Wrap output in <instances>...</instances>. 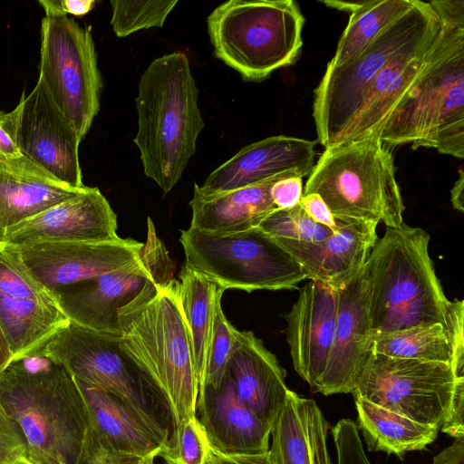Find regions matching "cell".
Instances as JSON below:
<instances>
[{"mask_svg": "<svg viewBox=\"0 0 464 464\" xmlns=\"http://www.w3.org/2000/svg\"><path fill=\"white\" fill-rule=\"evenodd\" d=\"M440 28L409 95L378 133L390 146L411 144L464 158V1H429Z\"/></svg>", "mask_w": 464, "mask_h": 464, "instance_id": "cell-3", "label": "cell"}, {"mask_svg": "<svg viewBox=\"0 0 464 464\" xmlns=\"http://www.w3.org/2000/svg\"><path fill=\"white\" fill-rule=\"evenodd\" d=\"M14 360L8 341L0 325V373Z\"/></svg>", "mask_w": 464, "mask_h": 464, "instance_id": "cell-48", "label": "cell"}, {"mask_svg": "<svg viewBox=\"0 0 464 464\" xmlns=\"http://www.w3.org/2000/svg\"><path fill=\"white\" fill-rule=\"evenodd\" d=\"M464 172L462 166L459 170V178L455 181L450 190V202L454 209L463 212L464 211Z\"/></svg>", "mask_w": 464, "mask_h": 464, "instance_id": "cell-47", "label": "cell"}, {"mask_svg": "<svg viewBox=\"0 0 464 464\" xmlns=\"http://www.w3.org/2000/svg\"><path fill=\"white\" fill-rule=\"evenodd\" d=\"M178 3L179 0L111 1V24L118 37L128 36L141 29L162 27Z\"/></svg>", "mask_w": 464, "mask_h": 464, "instance_id": "cell-33", "label": "cell"}, {"mask_svg": "<svg viewBox=\"0 0 464 464\" xmlns=\"http://www.w3.org/2000/svg\"><path fill=\"white\" fill-rule=\"evenodd\" d=\"M304 24L294 0H229L207 18L214 55L254 82L298 60Z\"/></svg>", "mask_w": 464, "mask_h": 464, "instance_id": "cell-7", "label": "cell"}, {"mask_svg": "<svg viewBox=\"0 0 464 464\" xmlns=\"http://www.w3.org/2000/svg\"><path fill=\"white\" fill-rule=\"evenodd\" d=\"M222 295L217 299L214 312L212 335L205 372V385L218 389L226 373L227 365L234 349L238 330L226 318Z\"/></svg>", "mask_w": 464, "mask_h": 464, "instance_id": "cell-36", "label": "cell"}, {"mask_svg": "<svg viewBox=\"0 0 464 464\" xmlns=\"http://www.w3.org/2000/svg\"><path fill=\"white\" fill-rule=\"evenodd\" d=\"M440 25L408 44L380 72L359 110L335 144L378 134L394 109L409 95L437 37Z\"/></svg>", "mask_w": 464, "mask_h": 464, "instance_id": "cell-22", "label": "cell"}, {"mask_svg": "<svg viewBox=\"0 0 464 464\" xmlns=\"http://www.w3.org/2000/svg\"><path fill=\"white\" fill-rule=\"evenodd\" d=\"M85 187L71 188L24 157L0 162V243L11 227L75 197Z\"/></svg>", "mask_w": 464, "mask_h": 464, "instance_id": "cell-27", "label": "cell"}, {"mask_svg": "<svg viewBox=\"0 0 464 464\" xmlns=\"http://www.w3.org/2000/svg\"><path fill=\"white\" fill-rule=\"evenodd\" d=\"M317 141L276 135L244 146L214 169L198 192L209 195L257 184L276 177L309 176L315 165Z\"/></svg>", "mask_w": 464, "mask_h": 464, "instance_id": "cell-18", "label": "cell"}, {"mask_svg": "<svg viewBox=\"0 0 464 464\" xmlns=\"http://www.w3.org/2000/svg\"><path fill=\"white\" fill-rule=\"evenodd\" d=\"M195 416L208 443L220 452L261 454L269 450L272 428L239 400L227 373L218 389L205 385Z\"/></svg>", "mask_w": 464, "mask_h": 464, "instance_id": "cell-24", "label": "cell"}, {"mask_svg": "<svg viewBox=\"0 0 464 464\" xmlns=\"http://www.w3.org/2000/svg\"><path fill=\"white\" fill-rule=\"evenodd\" d=\"M0 418L32 464H76L90 427L73 377L41 346L0 373Z\"/></svg>", "mask_w": 464, "mask_h": 464, "instance_id": "cell-2", "label": "cell"}, {"mask_svg": "<svg viewBox=\"0 0 464 464\" xmlns=\"http://www.w3.org/2000/svg\"><path fill=\"white\" fill-rule=\"evenodd\" d=\"M206 464H272L269 451L261 454L223 453L209 443Z\"/></svg>", "mask_w": 464, "mask_h": 464, "instance_id": "cell-44", "label": "cell"}, {"mask_svg": "<svg viewBox=\"0 0 464 464\" xmlns=\"http://www.w3.org/2000/svg\"><path fill=\"white\" fill-rule=\"evenodd\" d=\"M198 94L188 58L182 52L154 59L140 78L133 141L144 174L164 193L180 179L205 127Z\"/></svg>", "mask_w": 464, "mask_h": 464, "instance_id": "cell-4", "label": "cell"}, {"mask_svg": "<svg viewBox=\"0 0 464 464\" xmlns=\"http://www.w3.org/2000/svg\"><path fill=\"white\" fill-rule=\"evenodd\" d=\"M329 422L312 399L289 391L272 426V464H332Z\"/></svg>", "mask_w": 464, "mask_h": 464, "instance_id": "cell-26", "label": "cell"}, {"mask_svg": "<svg viewBox=\"0 0 464 464\" xmlns=\"http://www.w3.org/2000/svg\"><path fill=\"white\" fill-rule=\"evenodd\" d=\"M0 464H32L24 449L1 418Z\"/></svg>", "mask_w": 464, "mask_h": 464, "instance_id": "cell-42", "label": "cell"}, {"mask_svg": "<svg viewBox=\"0 0 464 464\" xmlns=\"http://www.w3.org/2000/svg\"><path fill=\"white\" fill-rule=\"evenodd\" d=\"M16 144V110H0V162L22 158Z\"/></svg>", "mask_w": 464, "mask_h": 464, "instance_id": "cell-39", "label": "cell"}, {"mask_svg": "<svg viewBox=\"0 0 464 464\" xmlns=\"http://www.w3.org/2000/svg\"><path fill=\"white\" fill-rule=\"evenodd\" d=\"M303 178L289 177L278 179L271 188V198L278 209L291 208L303 196Z\"/></svg>", "mask_w": 464, "mask_h": 464, "instance_id": "cell-40", "label": "cell"}, {"mask_svg": "<svg viewBox=\"0 0 464 464\" xmlns=\"http://www.w3.org/2000/svg\"><path fill=\"white\" fill-rule=\"evenodd\" d=\"M415 0H368L351 14L327 67L342 65L366 48L388 25L409 11Z\"/></svg>", "mask_w": 464, "mask_h": 464, "instance_id": "cell-32", "label": "cell"}, {"mask_svg": "<svg viewBox=\"0 0 464 464\" xmlns=\"http://www.w3.org/2000/svg\"><path fill=\"white\" fill-rule=\"evenodd\" d=\"M179 241L185 264L224 290L294 289L307 279L299 263L259 227L213 235L189 227Z\"/></svg>", "mask_w": 464, "mask_h": 464, "instance_id": "cell-10", "label": "cell"}, {"mask_svg": "<svg viewBox=\"0 0 464 464\" xmlns=\"http://www.w3.org/2000/svg\"><path fill=\"white\" fill-rule=\"evenodd\" d=\"M338 309V291L310 280L299 291L290 311L286 341L295 372L314 392L332 350Z\"/></svg>", "mask_w": 464, "mask_h": 464, "instance_id": "cell-19", "label": "cell"}, {"mask_svg": "<svg viewBox=\"0 0 464 464\" xmlns=\"http://www.w3.org/2000/svg\"><path fill=\"white\" fill-rule=\"evenodd\" d=\"M372 349L381 354L451 366L457 376H464L445 328L440 324L418 325L375 335Z\"/></svg>", "mask_w": 464, "mask_h": 464, "instance_id": "cell-31", "label": "cell"}, {"mask_svg": "<svg viewBox=\"0 0 464 464\" xmlns=\"http://www.w3.org/2000/svg\"><path fill=\"white\" fill-rule=\"evenodd\" d=\"M41 348L72 377L122 398L170 437L176 423L166 396L120 347L119 337L99 334L69 321Z\"/></svg>", "mask_w": 464, "mask_h": 464, "instance_id": "cell-9", "label": "cell"}, {"mask_svg": "<svg viewBox=\"0 0 464 464\" xmlns=\"http://www.w3.org/2000/svg\"><path fill=\"white\" fill-rule=\"evenodd\" d=\"M266 181L234 190L204 195L193 189L189 201L191 227L213 235H227L258 227L277 207L271 198V188L278 179Z\"/></svg>", "mask_w": 464, "mask_h": 464, "instance_id": "cell-28", "label": "cell"}, {"mask_svg": "<svg viewBox=\"0 0 464 464\" xmlns=\"http://www.w3.org/2000/svg\"><path fill=\"white\" fill-rule=\"evenodd\" d=\"M73 379L85 402L91 426L114 450L140 458L158 456L168 435L118 395Z\"/></svg>", "mask_w": 464, "mask_h": 464, "instance_id": "cell-25", "label": "cell"}, {"mask_svg": "<svg viewBox=\"0 0 464 464\" xmlns=\"http://www.w3.org/2000/svg\"><path fill=\"white\" fill-rule=\"evenodd\" d=\"M141 459L114 450L90 424L76 464H139Z\"/></svg>", "mask_w": 464, "mask_h": 464, "instance_id": "cell-38", "label": "cell"}, {"mask_svg": "<svg viewBox=\"0 0 464 464\" xmlns=\"http://www.w3.org/2000/svg\"><path fill=\"white\" fill-rule=\"evenodd\" d=\"M430 239L424 229L405 223L386 227L377 238L362 268L373 337L440 324L464 369V302L445 295L430 256Z\"/></svg>", "mask_w": 464, "mask_h": 464, "instance_id": "cell-1", "label": "cell"}, {"mask_svg": "<svg viewBox=\"0 0 464 464\" xmlns=\"http://www.w3.org/2000/svg\"><path fill=\"white\" fill-rule=\"evenodd\" d=\"M179 279L177 294L190 333L194 368L200 395L204 389L215 305L225 290L185 263L179 274Z\"/></svg>", "mask_w": 464, "mask_h": 464, "instance_id": "cell-30", "label": "cell"}, {"mask_svg": "<svg viewBox=\"0 0 464 464\" xmlns=\"http://www.w3.org/2000/svg\"><path fill=\"white\" fill-rule=\"evenodd\" d=\"M117 217L98 188L85 187L8 229L1 243L21 247L38 243L108 242L120 238Z\"/></svg>", "mask_w": 464, "mask_h": 464, "instance_id": "cell-17", "label": "cell"}, {"mask_svg": "<svg viewBox=\"0 0 464 464\" xmlns=\"http://www.w3.org/2000/svg\"><path fill=\"white\" fill-rule=\"evenodd\" d=\"M147 239L130 264L52 294L69 321L93 332L120 337L118 311L152 280L174 276V265L148 218Z\"/></svg>", "mask_w": 464, "mask_h": 464, "instance_id": "cell-13", "label": "cell"}, {"mask_svg": "<svg viewBox=\"0 0 464 464\" xmlns=\"http://www.w3.org/2000/svg\"><path fill=\"white\" fill-rule=\"evenodd\" d=\"M337 291L338 309L332 350L314 391L325 396L352 393L373 338L362 270Z\"/></svg>", "mask_w": 464, "mask_h": 464, "instance_id": "cell-20", "label": "cell"}, {"mask_svg": "<svg viewBox=\"0 0 464 464\" xmlns=\"http://www.w3.org/2000/svg\"><path fill=\"white\" fill-rule=\"evenodd\" d=\"M154 457H146L140 459L139 464H154Z\"/></svg>", "mask_w": 464, "mask_h": 464, "instance_id": "cell-50", "label": "cell"}, {"mask_svg": "<svg viewBox=\"0 0 464 464\" xmlns=\"http://www.w3.org/2000/svg\"><path fill=\"white\" fill-rule=\"evenodd\" d=\"M325 5L331 8L338 9L340 11L343 12H349L352 14L354 10H356L362 3V1H356V2H347V1H337V0H331V1H321Z\"/></svg>", "mask_w": 464, "mask_h": 464, "instance_id": "cell-49", "label": "cell"}, {"mask_svg": "<svg viewBox=\"0 0 464 464\" xmlns=\"http://www.w3.org/2000/svg\"><path fill=\"white\" fill-rule=\"evenodd\" d=\"M336 450L337 464H372L363 450L356 423L341 419L331 428Z\"/></svg>", "mask_w": 464, "mask_h": 464, "instance_id": "cell-37", "label": "cell"}, {"mask_svg": "<svg viewBox=\"0 0 464 464\" xmlns=\"http://www.w3.org/2000/svg\"><path fill=\"white\" fill-rule=\"evenodd\" d=\"M431 464H464V438L456 439L451 445L438 453Z\"/></svg>", "mask_w": 464, "mask_h": 464, "instance_id": "cell-46", "label": "cell"}, {"mask_svg": "<svg viewBox=\"0 0 464 464\" xmlns=\"http://www.w3.org/2000/svg\"><path fill=\"white\" fill-rule=\"evenodd\" d=\"M226 373L239 400L272 428L290 390L285 369L253 332L238 331Z\"/></svg>", "mask_w": 464, "mask_h": 464, "instance_id": "cell-23", "label": "cell"}, {"mask_svg": "<svg viewBox=\"0 0 464 464\" xmlns=\"http://www.w3.org/2000/svg\"><path fill=\"white\" fill-rule=\"evenodd\" d=\"M440 430L455 440L464 438V379L455 389L449 417Z\"/></svg>", "mask_w": 464, "mask_h": 464, "instance_id": "cell-41", "label": "cell"}, {"mask_svg": "<svg viewBox=\"0 0 464 464\" xmlns=\"http://www.w3.org/2000/svg\"><path fill=\"white\" fill-rule=\"evenodd\" d=\"M438 25L439 16L430 2L415 0L409 11L353 59L339 66H326L314 92L313 102L317 141L324 149L335 144L387 63Z\"/></svg>", "mask_w": 464, "mask_h": 464, "instance_id": "cell-8", "label": "cell"}, {"mask_svg": "<svg viewBox=\"0 0 464 464\" xmlns=\"http://www.w3.org/2000/svg\"><path fill=\"white\" fill-rule=\"evenodd\" d=\"M318 194L334 218L400 227L405 206L389 147L378 134L324 149L303 195Z\"/></svg>", "mask_w": 464, "mask_h": 464, "instance_id": "cell-6", "label": "cell"}, {"mask_svg": "<svg viewBox=\"0 0 464 464\" xmlns=\"http://www.w3.org/2000/svg\"><path fill=\"white\" fill-rule=\"evenodd\" d=\"M39 4L43 6L45 14H71L82 16L88 14L94 6V0H42Z\"/></svg>", "mask_w": 464, "mask_h": 464, "instance_id": "cell-45", "label": "cell"}, {"mask_svg": "<svg viewBox=\"0 0 464 464\" xmlns=\"http://www.w3.org/2000/svg\"><path fill=\"white\" fill-rule=\"evenodd\" d=\"M463 379L449 364L390 357L371 347L352 394L440 430L449 417L455 389Z\"/></svg>", "mask_w": 464, "mask_h": 464, "instance_id": "cell-12", "label": "cell"}, {"mask_svg": "<svg viewBox=\"0 0 464 464\" xmlns=\"http://www.w3.org/2000/svg\"><path fill=\"white\" fill-rule=\"evenodd\" d=\"M142 246L143 243L120 237L108 242H48L14 248L33 276L53 293L130 264Z\"/></svg>", "mask_w": 464, "mask_h": 464, "instance_id": "cell-16", "label": "cell"}, {"mask_svg": "<svg viewBox=\"0 0 464 464\" xmlns=\"http://www.w3.org/2000/svg\"><path fill=\"white\" fill-rule=\"evenodd\" d=\"M39 79L81 140L100 110L102 81L89 28L63 14L42 20Z\"/></svg>", "mask_w": 464, "mask_h": 464, "instance_id": "cell-11", "label": "cell"}, {"mask_svg": "<svg viewBox=\"0 0 464 464\" xmlns=\"http://www.w3.org/2000/svg\"><path fill=\"white\" fill-rule=\"evenodd\" d=\"M68 322L16 249L0 243V325L14 360L42 346Z\"/></svg>", "mask_w": 464, "mask_h": 464, "instance_id": "cell-14", "label": "cell"}, {"mask_svg": "<svg viewBox=\"0 0 464 464\" xmlns=\"http://www.w3.org/2000/svg\"><path fill=\"white\" fill-rule=\"evenodd\" d=\"M258 227L274 238L302 242L323 241L334 232L314 221L299 203L291 208L274 211Z\"/></svg>", "mask_w": 464, "mask_h": 464, "instance_id": "cell-35", "label": "cell"}, {"mask_svg": "<svg viewBox=\"0 0 464 464\" xmlns=\"http://www.w3.org/2000/svg\"><path fill=\"white\" fill-rule=\"evenodd\" d=\"M16 110V144L25 159L58 181L74 188L82 183L79 161L81 139L73 124L38 80Z\"/></svg>", "mask_w": 464, "mask_h": 464, "instance_id": "cell-15", "label": "cell"}, {"mask_svg": "<svg viewBox=\"0 0 464 464\" xmlns=\"http://www.w3.org/2000/svg\"><path fill=\"white\" fill-rule=\"evenodd\" d=\"M120 347L166 396L175 423L195 416L198 395L189 329L177 294V279L148 282L118 311Z\"/></svg>", "mask_w": 464, "mask_h": 464, "instance_id": "cell-5", "label": "cell"}, {"mask_svg": "<svg viewBox=\"0 0 464 464\" xmlns=\"http://www.w3.org/2000/svg\"><path fill=\"white\" fill-rule=\"evenodd\" d=\"M356 426L369 450L400 459L410 451L423 450L437 438L439 429L421 424L363 399H354Z\"/></svg>", "mask_w": 464, "mask_h": 464, "instance_id": "cell-29", "label": "cell"}, {"mask_svg": "<svg viewBox=\"0 0 464 464\" xmlns=\"http://www.w3.org/2000/svg\"><path fill=\"white\" fill-rule=\"evenodd\" d=\"M337 229L319 242L274 238L304 269L307 279L339 290L358 276L378 237L377 224L335 219Z\"/></svg>", "mask_w": 464, "mask_h": 464, "instance_id": "cell-21", "label": "cell"}, {"mask_svg": "<svg viewBox=\"0 0 464 464\" xmlns=\"http://www.w3.org/2000/svg\"><path fill=\"white\" fill-rule=\"evenodd\" d=\"M208 440L196 416L182 419L161 445L158 456L166 464H206Z\"/></svg>", "mask_w": 464, "mask_h": 464, "instance_id": "cell-34", "label": "cell"}, {"mask_svg": "<svg viewBox=\"0 0 464 464\" xmlns=\"http://www.w3.org/2000/svg\"><path fill=\"white\" fill-rule=\"evenodd\" d=\"M299 204L314 221L329 227L333 231L337 229L335 218L318 194L303 195Z\"/></svg>", "mask_w": 464, "mask_h": 464, "instance_id": "cell-43", "label": "cell"}]
</instances>
